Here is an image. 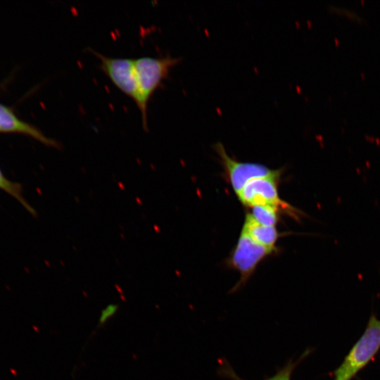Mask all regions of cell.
<instances>
[{
    "label": "cell",
    "instance_id": "1",
    "mask_svg": "<svg viewBox=\"0 0 380 380\" xmlns=\"http://www.w3.org/2000/svg\"><path fill=\"white\" fill-rule=\"evenodd\" d=\"M180 61L170 56L162 57L143 56L134 59V68L139 90L137 104L141 113L142 125L148 130V104L154 92L167 77L172 67Z\"/></svg>",
    "mask_w": 380,
    "mask_h": 380
},
{
    "label": "cell",
    "instance_id": "4",
    "mask_svg": "<svg viewBox=\"0 0 380 380\" xmlns=\"http://www.w3.org/2000/svg\"><path fill=\"white\" fill-rule=\"evenodd\" d=\"M274 250L257 243L246 232L241 230L238 241L229 259V265L237 270L241 277L230 292H236L244 286L258 264L272 254Z\"/></svg>",
    "mask_w": 380,
    "mask_h": 380
},
{
    "label": "cell",
    "instance_id": "2",
    "mask_svg": "<svg viewBox=\"0 0 380 380\" xmlns=\"http://www.w3.org/2000/svg\"><path fill=\"white\" fill-rule=\"evenodd\" d=\"M380 349V319L372 315L367 327L334 372V380H351Z\"/></svg>",
    "mask_w": 380,
    "mask_h": 380
},
{
    "label": "cell",
    "instance_id": "11",
    "mask_svg": "<svg viewBox=\"0 0 380 380\" xmlns=\"http://www.w3.org/2000/svg\"><path fill=\"white\" fill-rule=\"evenodd\" d=\"M0 189L4 191L15 198L32 215H35L34 208L26 201L23 196L22 187L20 184L7 179L0 170Z\"/></svg>",
    "mask_w": 380,
    "mask_h": 380
},
{
    "label": "cell",
    "instance_id": "3",
    "mask_svg": "<svg viewBox=\"0 0 380 380\" xmlns=\"http://www.w3.org/2000/svg\"><path fill=\"white\" fill-rule=\"evenodd\" d=\"M279 176H272L252 179L237 194L239 199L246 206H273L299 220L300 216L304 214L281 200L279 196Z\"/></svg>",
    "mask_w": 380,
    "mask_h": 380
},
{
    "label": "cell",
    "instance_id": "8",
    "mask_svg": "<svg viewBox=\"0 0 380 380\" xmlns=\"http://www.w3.org/2000/svg\"><path fill=\"white\" fill-rule=\"evenodd\" d=\"M309 353L310 350L308 349L296 362H293L292 359H290L274 376L265 380H291L293 370L297 365L309 355ZM217 373L219 376L228 380H245L236 373L229 362L224 358H222L219 361Z\"/></svg>",
    "mask_w": 380,
    "mask_h": 380
},
{
    "label": "cell",
    "instance_id": "12",
    "mask_svg": "<svg viewBox=\"0 0 380 380\" xmlns=\"http://www.w3.org/2000/svg\"><path fill=\"white\" fill-rule=\"evenodd\" d=\"M118 305L117 304H109L106 306L101 312L99 318V326L102 327L104 325L110 318H112L118 312Z\"/></svg>",
    "mask_w": 380,
    "mask_h": 380
},
{
    "label": "cell",
    "instance_id": "5",
    "mask_svg": "<svg viewBox=\"0 0 380 380\" xmlns=\"http://www.w3.org/2000/svg\"><path fill=\"white\" fill-rule=\"evenodd\" d=\"M214 149L217 153L229 182L236 194L252 179L280 176L281 175V170H272L262 164L241 162L235 160L227 154L224 145L220 142L214 145Z\"/></svg>",
    "mask_w": 380,
    "mask_h": 380
},
{
    "label": "cell",
    "instance_id": "7",
    "mask_svg": "<svg viewBox=\"0 0 380 380\" xmlns=\"http://www.w3.org/2000/svg\"><path fill=\"white\" fill-rule=\"evenodd\" d=\"M0 132L25 134L46 146L60 148L56 140L47 137L33 125L20 120L11 109L2 104H0Z\"/></svg>",
    "mask_w": 380,
    "mask_h": 380
},
{
    "label": "cell",
    "instance_id": "9",
    "mask_svg": "<svg viewBox=\"0 0 380 380\" xmlns=\"http://www.w3.org/2000/svg\"><path fill=\"white\" fill-rule=\"evenodd\" d=\"M255 241L270 248H275L279 234L274 226L258 223L250 213L246 215L243 229Z\"/></svg>",
    "mask_w": 380,
    "mask_h": 380
},
{
    "label": "cell",
    "instance_id": "10",
    "mask_svg": "<svg viewBox=\"0 0 380 380\" xmlns=\"http://www.w3.org/2000/svg\"><path fill=\"white\" fill-rule=\"evenodd\" d=\"M252 217L260 224L266 226H274L279 221L280 210L270 205H255L251 207Z\"/></svg>",
    "mask_w": 380,
    "mask_h": 380
},
{
    "label": "cell",
    "instance_id": "6",
    "mask_svg": "<svg viewBox=\"0 0 380 380\" xmlns=\"http://www.w3.org/2000/svg\"><path fill=\"white\" fill-rule=\"evenodd\" d=\"M89 51L99 59L100 69L114 85L137 104L139 90L134 59L107 57L91 49Z\"/></svg>",
    "mask_w": 380,
    "mask_h": 380
}]
</instances>
